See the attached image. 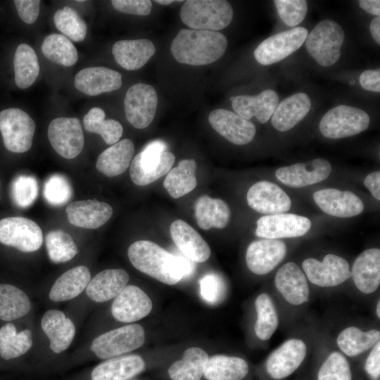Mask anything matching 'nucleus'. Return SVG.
Returning a JSON list of instances; mask_svg holds the SVG:
<instances>
[{
	"mask_svg": "<svg viewBox=\"0 0 380 380\" xmlns=\"http://www.w3.org/2000/svg\"><path fill=\"white\" fill-rule=\"evenodd\" d=\"M227 46V38L220 32L182 29L173 39L170 50L179 63L204 65L220 59Z\"/></svg>",
	"mask_w": 380,
	"mask_h": 380,
	"instance_id": "f257e3e1",
	"label": "nucleus"
},
{
	"mask_svg": "<svg viewBox=\"0 0 380 380\" xmlns=\"http://www.w3.org/2000/svg\"><path fill=\"white\" fill-rule=\"evenodd\" d=\"M132 265L139 271L168 285L183 279L177 255L146 240L132 243L127 251Z\"/></svg>",
	"mask_w": 380,
	"mask_h": 380,
	"instance_id": "f03ea898",
	"label": "nucleus"
},
{
	"mask_svg": "<svg viewBox=\"0 0 380 380\" xmlns=\"http://www.w3.org/2000/svg\"><path fill=\"white\" fill-rule=\"evenodd\" d=\"M180 18L191 29L217 32L230 24L233 9L225 0H188L181 8Z\"/></svg>",
	"mask_w": 380,
	"mask_h": 380,
	"instance_id": "7ed1b4c3",
	"label": "nucleus"
},
{
	"mask_svg": "<svg viewBox=\"0 0 380 380\" xmlns=\"http://www.w3.org/2000/svg\"><path fill=\"white\" fill-rule=\"evenodd\" d=\"M175 160V155L167 151L164 141H151L132 159L129 170L131 179L137 185H148L167 174Z\"/></svg>",
	"mask_w": 380,
	"mask_h": 380,
	"instance_id": "20e7f679",
	"label": "nucleus"
},
{
	"mask_svg": "<svg viewBox=\"0 0 380 380\" xmlns=\"http://www.w3.org/2000/svg\"><path fill=\"white\" fill-rule=\"evenodd\" d=\"M342 27L333 20L319 22L308 34L305 46L308 53L320 65L328 67L336 63L341 56L344 41Z\"/></svg>",
	"mask_w": 380,
	"mask_h": 380,
	"instance_id": "39448f33",
	"label": "nucleus"
},
{
	"mask_svg": "<svg viewBox=\"0 0 380 380\" xmlns=\"http://www.w3.org/2000/svg\"><path fill=\"white\" fill-rule=\"evenodd\" d=\"M145 341L143 327L137 324L123 326L96 337L91 350L100 359H110L141 347Z\"/></svg>",
	"mask_w": 380,
	"mask_h": 380,
	"instance_id": "423d86ee",
	"label": "nucleus"
},
{
	"mask_svg": "<svg viewBox=\"0 0 380 380\" xmlns=\"http://www.w3.org/2000/svg\"><path fill=\"white\" fill-rule=\"evenodd\" d=\"M36 125L24 110L6 108L0 112V132L7 150L17 153L30 149Z\"/></svg>",
	"mask_w": 380,
	"mask_h": 380,
	"instance_id": "0eeeda50",
	"label": "nucleus"
},
{
	"mask_svg": "<svg viewBox=\"0 0 380 380\" xmlns=\"http://www.w3.org/2000/svg\"><path fill=\"white\" fill-rule=\"evenodd\" d=\"M370 118L362 109L339 105L329 110L319 122V130L326 137L341 139L356 135L367 129Z\"/></svg>",
	"mask_w": 380,
	"mask_h": 380,
	"instance_id": "6e6552de",
	"label": "nucleus"
},
{
	"mask_svg": "<svg viewBox=\"0 0 380 380\" xmlns=\"http://www.w3.org/2000/svg\"><path fill=\"white\" fill-rule=\"evenodd\" d=\"M42 242V231L32 220L8 217L0 220V243L30 253L39 249Z\"/></svg>",
	"mask_w": 380,
	"mask_h": 380,
	"instance_id": "1a4fd4ad",
	"label": "nucleus"
},
{
	"mask_svg": "<svg viewBox=\"0 0 380 380\" xmlns=\"http://www.w3.org/2000/svg\"><path fill=\"white\" fill-rule=\"evenodd\" d=\"M308 34L307 29L297 27L271 36L255 49V58L264 65L277 63L297 51L305 41Z\"/></svg>",
	"mask_w": 380,
	"mask_h": 380,
	"instance_id": "9d476101",
	"label": "nucleus"
},
{
	"mask_svg": "<svg viewBox=\"0 0 380 380\" xmlns=\"http://www.w3.org/2000/svg\"><path fill=\"white\" fill-rule=\"evenodd\" d=\"M157 103V93L152 86L144 83L132 85L124 101L127 121L137 129L147 127L155 117Z\"/></svg>",
	"mask_w": 380,
	"mask_h": 380,
	"instance_id": "9b49d317",
	"label": "nucleus"
},
{
	"mask_svg": "<svg viewBox=\"0 0 380 380\" xmlns=\"http://www.w3.org/2000/svg\"><path fill=\"white\" fill-rule=\"evenodd\" d=\"M47 135L53 148L66 159L77 157L83 149L84 134L80 122L76 118L53 119L49 125Z\"/></svg>",
	"mask_w": 380,
	"mask_h": 380,
	"instance_id": "f8f14e48",
	"label": "nucleus"
},
{
	"mask_svg": "<svg viewBox=\"0 0 380 380\" xmlns=\"http://www.w3.org/2000/svg\"><path fill=\"white\" fill-rule=\"evenodd\" d=\"M311 227L310 220L293 213L268 215L257 221L255 234L270 239L298 237L305 234Z\"/></svg>",
	"mask_w": 380,
	"mask_h": 380,
	"instance_id": "ddd939ff",
	"label": "nucleus"
},
{
	"mask_svg": "<svg viewBox=\"0 0 380 380\" xmlns=\"http://www.w3.org/2000/svg\"><path fill=\"white\" fill-rule=\"evenodd\" d=\"M302 265L309 281L322 287L338 286L351 277L348 262L333 254L327 255L322 262L308 258Z\"/></svg>",
	"mask_w": 380,
	"mask_h": 380,
	"instance_id": "4468645a",
	"label": "nucleus"
},
{
	"mask_svg": "<svg viewBox=\"0 0 380 380\" xmlns=\"http://www.w3.org/2000/svg\"><path fill=\"white\" fill-rule=\"evenodd\" d=\"M246 198L251 208L267 215L284 213L291 206L289 196L279 186L267 181L254 184Z\"/></svg>",
	"mask_w": 380,
	"mask_h": 380,
	"instance_id": "2eb2a0df",
	"label": "nucleus"
},
{
	"mask_svg": "<svg viewBox=\"0 0 380 380\" xmlns=\"http://www.w3.org/2000/svg\"><path fill=\"white\" fill-rule=\"evenodd\" d=\"M152 301L139 287L127 285L115 298L111 312L121 322L129 323L147 316L152 310Z\"/></svg>",
	"mask_w": 380,
	"mask_h": 380,
	"instance_id": "dca6fc26",
	"label": "nucleus"
},
{
	"mask_svg": "<svg viewBox=\"0 0 380 380\" xmlns=\"http://www.w3.org/2000/svg\"><path fill=\"white\" fill-rule=\"evenodd\" d=\"M208 121L217 132L236 145L250 143L255 134V127L251 122L226 109L212 110Z\"/></svg>",
	"mask_w": 380,
	"mask_h": 380,
	"instance_id": "f3484780",
	"label": "nucleus"
},
{
	"mask_svg": "<svg viewBox=\"0 0 380 380\" xmlns=\"http://www.w3.org/2000/svg\"><path fill=\"white\" fill-rule=\"evenodd\" d=\"M331 171L329 161L316 158L306 163L281 167L275 175L284 184L291 187H303L327 179Z\"/></svg>",
	"mask_w": 380,
	"mask_h": 380,
	"instance_id": "a211bd4d",
	"label": "nucleus"
},
{
	"mask_svg": "<svg viewBox=\"0 0 380 380\" xmlns=\"http://www.w3.org/2000/svg\"><path fill=\"white\" fill-rule=\"evenodd\" d=\"M286 254V244L281 240H256L247 248L246 265L252 272L260 275L265 274L279 264Z\"/></svg>",
	"mask_w": 380,
	"mask_h": 380,
	"instance_id": "6ab92c4d",
	"label": "nucleus"
},
{
	"mask_svg": "<svg viewBox=\"0 0 380 380\" xmlns=\"http://www.w3.org/2000/svg\"><path fill=\"white\" fill-rule=\"evenodd\" d=\"M305 354L306 346L303 341L289 339L269 355L266 362L267 372L275 379L287 377L300 365Z\"/></svg>",
	"mask_w": 380,
	"mask_h": 380,
	"instance_id": "aec40b11",
	"label": "nucleus"
},
{
	"mask_svg": "<svg viewBox=\"0 0 380 380\" xmlns=\"http://www.w3.org/2000/svg\"><path fill=\"white\" fill-rule=\"evenodd\" d=\"M313 198L316 204L327 214L338 217H350L364 210L362 200L349 191L325 189L315 191Z\"/></svg>",
	"mask_w": 380,
	"mask_h": 380,
	"instance_id": "412c9836",
	"label": "nucleus"
},
{
	"mask_svg": "<svg viewBox=\"0 0 380 380\" xmlns=\"http://www.w3.org/2000/svg\"><path fill=\"white\" fill-rule=\"evenodd\" d=\"M74 82L80 92L96 96L118 89L122 86V75L118 71L106 67H89L80 70Z\"/></svg>",
	"mask_w": 380,
	"mask_h": 380,
	"instance_id": "4be33fe9",
	"label": "nucleus"
},
{
	"mask_svg": "<svg viewBox=\"0 0 380 380\" xmlns=\"http://www.w3.org/2000/svg\"><path fill=\"white\" fill-rule=\"evenodd\" d=\"M232 106L238 115L245 120L255 116L261 123H266L272 116L279 103L276 91L266 89L259 94L239 95L230 98Z\"/></svg>",
	"mask_w": 380,
	"mask_h": 380,
	"instance_id": "5701e85b",
	"label": "nucleus"
},
{
	"mask_svg": "<svg viewBox=\"0 0 380 380\" xmlns=\"http://www.w3.org/2000/svg\"><path fill=\"white\" fill-rule=\"evenodd\" d=\"M69 222L85 229H96L112 216V207L97 200H84L70 203L65 208Z\"/></svg>",
	"mask_w": 380,
	"mask_h": 380,
	"instance_id": "b1692460",
	"label": "nucleus"
},
{
	"mask_svg": "<svg viewBox=\"0 0 380 380\" xmlns=\"http://www.w3.org/2000/svg\"><path fill=\"white\" fill-rule=\"evenodd\" d=\"M170 230L173 241L184 256L196 262H204L209 258L211 251L208 244L188 223L177 220Z\"/></svg>",
	"mask_w": 380,
	"mask_h": 380,
	"instance_id": "393cba45",
	"label": "nucleus"
},
{
	"mask_svg": "<svg viewBox=\"0 0 380 380\" xmlns=\"http://www.w3.org/2000/svg\"><path fill=\"white\" fill-rule=\"evenodd\" d=\"M274 284L289 303L300 305L308 301L310 291L306 277L295 262H287L279 268Z\"/></svg>",
	"mask_w": 380,
	"mask_h": 380,
	"instance_id": "a878e982",
	"label": "nucleus"
},
{
	"mask_svg": "<svg viewBox=\"0 0 380 380\" xmlns=\"http://www.w3.org/2000/svg\"><path fill=\"white\" fill-rule=\"evenodd\" d=\"M41 327L49 340V348L55 353L65 350L75 334L72 321L58 310L46 311L42 318Z\"/></svg>",
	"mask_w": 380,
	"mask_h": 380,
	"instance_id": "bb28decb",
	"label": "nucleus"
},
{
	"mask_svg": "<svg viewBox=\"0 0 380 380\" xmlns=\"http://www.w3.org/2000/svg\"><path fill=\"white\" fill-rule=\"evenodd\" d=\"M129 274L123 269L104 270L90 280L86 293L92 300L103 303L115 298L127 286Z\"/></svg>",
	"mask_w": 380,
	"mask_h": 380,
	"instance_id": "cd10ccee",
	"label": "nucleus"
},
{
	"mask_svg": "<svg viewBox=\"0 0 380 380\" xmlns=\"http://www.w3.org/2000/svg\"><path fill=\"white\" fill-rule=\"evenodd\" d=\"M145 368L144 360L137 355L115 357L96 366L91 374V380H129Z\"/></svg>",
	"mask_w": 380,
	"mask_h": 380,
	"instance_id": "c85d7f7f",
	"label": "nucleus"
},
{
	"mask_svg": "<svg viewBox=\"0 0 380 380\" xmlns=\"http://www.w3.org/2000/svg\"><path fill=\"white\" fill-rule=\"evenodd\" d=\"M155 52L154 44L147 39L118 41L112 48L116 62L128 70L141 68Z\"/></svg>",
	"mask_w": 380,
	"mask_h": 380,
	"instance_id": "c756f323",
	"label": "nucleus"
},
{
	"mask_svg": "<svg viewBox=\"0 0 380 380\" xmlns=\"http://www.w3.org/2000/svg\"><path fill=\"white\" fill-rule=\"evenodd\" d=\"M351 277L357 288L364 293L375 291L380 284V250L370 248L355 260Z\"/></svg>",
	"mask_w": 380,
	"mask_h": 380,
	"instance_id": "7c9ffc66",
	"label": "nucleus"
},
{
	"mask_svg": "<svg viewBox=\"0 0 380 380\" xmlns=\"http://www.w3.org/2000/svg\"><path fill=\"white\" fill-rule=\"evenodd\" d=\"M311 101L303 92L296 93L277 105L272 117L273 127L280 132H286L300 122L309 113Z\"/></svg>",
	"mask_w": 380,
	"mask_h": 380,
	"instance_id": "2f4dec72",
	"label": "nucleus"
},
{
	"mask_svg": "<svg viewBox=\"0 0 380 380\" xmlns=\"http://www.w3.org/2000/svg\"><path fill=\"white\" fill-rule=\"evenodd\" d=\"M90 280L91 274L86 266L72 267L56 280L49 291V297L53 302L72 299L86 289Z\"/></svg>",
	"mask_w": 380,
	"mask_h": 380,
	"instance_id": "473e14b6",
	"label": "nucleus"
},
{
	"mask_svg": "<svg viewBox=\"0 0 380 380\" xmlns=\"http://www.w3.org/2000/svg\"><path fill=\"white\" fill-rule=\"evenodd\" d=\"M134 146L129 139H122L103 151L98 157L96 169L107 177L123 173L133 158Z\"/></svg>",
	"mask_w": 380,
	"mask_h": 380,
	"instance_id": "72a5a7b5",
	"label": "nucleus"
},
{
	"mask_svg": "<svg viewBox=\"0 0 380 380\" xmlns=\"http://www.w3.org/2000/svg\"><path fill=\"white\" fill-rule=\"evenodd\" d=\"M230 216V209L222 199L204 195L196 202L195 217L198 225L203 230L212 227L224 228L229 222Z\"/></svg>",
	"mask_w": 380,
	"mask_h": 380,
	"instance_id": "f704fd0d",
	"label": "nucleus"
},
{
	"mask_svg": "<svg viewBox=\"0 0 380 380\" xmlns=\"http://www.w3.org/2000/svg\"><path fill=\"white\" fill-rule=\"evenodd\" d=\"M248 369L242 358L216 355L208 358L203 376L208 380H242Z\"/></svg>",
	"mask_w": 380,
	"mask_h": 380,
	"instance_id": "c9c22d12",
	"label": "nucleus"
},
{
	"mask_svg": "<svg viewBox=\"0 0 380 380\" xmlns=\"http://www.w3.org/2000/svg\"><path fill=\"white\" fill-rule=\"evenodd\" d=\"M209 357L202 348L186 349L182 359L174 362L167 372L172 380H201Z\"/></svg>",
	"mask_w": 380,
	"mask_h": 380,
	"instance_id": "e433bc0d",
	"label": "nucleus"
},
{
	"mask_svg": "<svg viewBox=\"0 0 380 380\" xmlns=\"http://www.w3.org/2000/svg\"><path fill=\"white\" fill-rule=\"evenodd\" d=\"M196 163L194 159L181 160L171 169L163 182V186L173 198H179L196 186Z\"/></svg>",
	"mask_w": 380,
	"mask_h": 380,
	"instance_id": "4c0bfd02",
	"label": "nucleus"
},
{
	"mask_svg": "<svg viewBox=\"0 0 380 380\" xmlns=\"http://www.w3.org/2000/svg\"><path fill=\"white\" fill-rule=\"evenodd\" d=\"M15 82L18 87L27 89L39 73V63L34 50L27 44L18 46L13 58Z\"/></svg>",
	"mask_w": 380,
	"mask_h": 380,
	"instance_id": "58836bf2",
	"label": "nucleus"
},
{
	"mask_svg": "<svg viewBox=\"0 0 380 380\" xmlns=\"http://www.w3.org/2000/svg\"><path fill=\"white\" fill-rule=\"evenodd\" d=\"M30 309V298L23 290L13 285L0 284V320L21 318Z\"/></svg>",
	"mask_w": 380,
	"mask_h": 380,
	"instance_id": "ea45409f",
	"label": "nucleus"
},
{
	"mask_svg": "<svg viewBox=\"0 0 380 380\" xmlns=\"http://www.w3.org/2000/svg\"><path fill=\"white\" fill-rule=\"evenodd\" d=\"M32 346L30 329L17 332L15 325L8 323L0 328V356L4 360L18 357L26 353Z\"/></svg>",
	"mask_w": 380,
	"mask_h": 380,
	"instance_id": "a19ab883",
	"label": "nucleus"
},
{
	"mask_svg": "<svg viewBox=\"0 0 380 380\" xmlns=\"http://www.w3.org/2000/svg\"><path fill=\"white\" fill-rule=\"evenodd\" d=\"M380 331L376 329L362 331L355 327L343 329L338 336L337 344L347 355H357L374 346L379 341Z\"/></svg>",
	"mask_w": 380,
	"mask_h": 380,
	"instance_id": "79ce46f5",
	"label": "nucleus"
},
{
	"mask_svg": "<svg viewBox=\"0 0 380 380\" xmlns=\"http://www.w3.org/2000/svg\"><path fill=\"white\" fill-rule=\"evenodd\" d=\"M42 51L49 61L63 66H72L78 59L77 51L72 42L61 34L47 35L42 42Z\"/></svg>",
	"mask_w": 380,
	"mask_h": 380,
	"instance_id": "37998d69",
	"label": "nucleus"
},
{
	"mask_svg": "<svg viewBox=\"0 0 380 380\" xmlns=\"http://www.w3.org/2000/svg\"><path fill=\"white\" fill-rule=\"evenodd\" d=\"M103 110L94 107L84 115V129L91 133L99 134L107 144H115L122 135L123 128L117 120H106Z\"/></svg>",
	"mask_w": 380,
	"mask_h": 380,
	"instance_id": "c03bdc74",
	"label": "nucleus"
},
{
	"mask_svg": "<svg viewBox=\"0 0 380 380\" xmlns=\"http://www.w3.org/2000/svg\"><path fill=\"white\" fill-rule=\"evenodd\" d=\"M255 306L257 312V320L254 326L255 334L261 340H267L278 325L274 304L267 293H262L256 298Z\"/></svg>",
	"mask_w": 380,
	"mask_h": 380,
	"instance_id": "a18cd8bd",
	"label": "nucleus"
},
{
	"mask_svg": "<svg viewBox=\"0 0 380 380\" xmlns=\"http://www.w3.org/2000/svg\"><path fill=\"white\" fill-rule=\"evenodd\" d=\"M45 242L48 255L55 263L70 260L78 253L72 236L61 229L49 232L46 236Z\"/></svg>",
	"mask_w": 380,
	"mask_h": 380,
	"instance_id": "49530a36",
	"label": "nucleus"
},
{
	"mask_svg": "<svg viewBox=\"0 0 380 380\" xmlns=\"http://www.w3.org/2000/svg\"><path fill=\"white\" fill-rule=\"evenodd\" d=\"M53 21L56 28L69 39L75 42L84 39L87 24L73 8L65 6L58 9L53 15Z\"/></svg>",
	"mask_w": 380,
	"mask_h": 380,
	"instance_id": "de8ad7c7",
	"label": "nucleus"
},
{
	"mask_svg": "<svg viewBox=\"0 0 380 380\" xmlns=\"http://www.w3.org/2000/svg\"><path fill=\"white\" fill-rule=\"evenodd\" d=\"M10 192L15 205L27 208L35 201L38 195L37 179L31 175H20L12 181Z\"/></svg>",
	"mask_w": 380,
	"mask_h": 380,
	"instance_id": "09e8293b",
	"label": "nucleus"
},
{
	"mask_svg": "<svg viewBox=\"0 0 380 380\" xmlns=\"http://www.w3.org/2000/svg\"><path fill=\"white\" fill-rule=\"evenodd\" d=\"M72 194L70 183L63 175H52L44 183L43 195L46 201L51 205H64L71 198Z\"/></svg>",
	"mask_w": 380,
	"mask_h": 380,
	"instance_id": "8fccbe9b",
	"label": "nucleus"
},
{
	"mask_svg": "<svg viewBox=\"0 0 380 380\" xmlns=\"http://www.w3.org/2000/svg\"><path fill=\"white\" fill-rule=\"evenodd\" d=\"M318 380H351L349 362L341 353H332L321 366Z\"/></svg>",
	"mask_w": 380,
	"mask_h": 380,
	"instance_id": "3c124183",
	"label": "nucleus"
},
{
	"mask_svg": "<svg viewBox=\"0 0 380 380\" xmlns=\"http://www.w3.org/2000/svg\"><path fill=\"white\" fill-rule=\"evenodd\" d=\"M274 3L281 20L290 27L300 23L308 11L305 0H275Z\"/></svg>",
	"mask_w": 380,
	"mask_h": 380,
	"instance_id": "603ef678",
	"label": "nucleus"
},
{
	"mask_svg": "<svg viewBox=\"0 0 380 380\" xmlns=\"http://www.w3.org/2000/svg\"><path fill=\"white\" fill-rule=\"evenodd\" d=\"M222 285L218 277L213 274L205 275L200 281V293L208 303L218 301L222 293Z\"/></svg>",
	"mask_w": 380,
	"mask_h": 380,
	"instance_id": "864d4df0",
	"label": "nucleus"
},
{
	"mask_svg": "<svg viewBox=\"0 0 380 380\" xmlns=\"http://www.w3.org/2000/svg\"><path fill=\"white\" fill-rule=\"evenodd\" d=\"M111 4L119 12L137 15H148L152 7L148 0H113Z\"/></svg>",
	"mask_w": 380,
	"mask_h": 380,
	"instance_id": "5fc2aeb1",
	"label": "nucleus"
},
{
	"mask_svg": "<svg viewBox=\"0 0 380 380\" xmlns=\"http://www.w3.org/2000/svg\"><path fill=\"white\" fill-rule=\"evenodd\" d=\"M20 19L27 24L34 23L39 13V0H15L13 1Z\"/></svg>",
	"mask_w": 380,
	"mask_h": 380,
	"instance_id": "6e6d98bb",
	"label": "nucleus"
},
{
	"mask_svg": "<svg viewBox=\"0 0 380 380\" xmlns=\"http://www.w3.org/2000/svg\"><path fill=\"white\" fill-rule=\"evenodd\" d=\"M362 87L367 91H380V70H367L363 71L359 79Z\"/></svg>",
	"mask_w": 380,
	"mask_h": 380,
	"instance_id": "4d7b16f0",
	"label": "nucleus"
},
{
	"mask_svg": "<svg viewBox=\"0 0 380 380\" xmlns=\"http://www.w3.org/2000/svg\"><path fill=\"white\" fill-rule=\"evenodd\" d=\"M365 370L367 374L374 380L377 379L380 374V343H376L370 354L369 355L366 363Z\"/></svg>",
	"mask_w": 380,
	"mask_h": 380,
	"instance_id": "13d9d810",
	"label": "nucleus"
},
{
	"mask_svg": "<svg viewBox=\"0 0 380 380\" xmlns=\"http://www.w3.org/2000/svg\"><path fill=\"white\" fill-rule=\"evenodd\" d=\"M365 186L369 190L372 195L380 200V172L376 171L369 174L364 180Z\"/></svg>",
	"mask_w": 380,
	"mask_h": 380,
	"instance_id": "bf43d9fd",
	"label": "nucleus"
},
{
	"mask_svg": "<svg viewBox=\"0 0 380 380\" xmlns=\"http://www.w3.org/2000/svg\"><path fill=\"white\" fill-rule=\"evenodd\" d=\"M360 6L366 12L379 16L380 1L379 0H361L359 1Z\"/></svg>",
	"mask_w": 380,
	"mask_h": 380,
	"instance_id": "052dcab7",
	"label": "nucleus"
},
{
	"mask_svg": "<svg viewBox=\"0 0 380 380\" xmlns=\"http://www.w3.org/2000/svg\"><path fill=\"white\" fill-rule=\"evenodd\" d=\"M178 261L181 267L183 278L189 277L192 274L194 270V261L189 259L186 256H177Z\"/></svg>",
	"mask_w": 380,
	"mask_h": 380,
	"instance_id": "680f3d73",
	"label": "nucleus"
},
{
	"mask_svg": "<svg viewBox=\"0 0 380 380\" xmlns=\"http://www.w3.org/2000/svg\"><path fill=\"white\" fill-rule=\"evenodd\" d=\"M369 30L373 37L374 40L378 44H380V18L379 16H376L369 25Z\"/></svg>",
	"mask_w": 380,
	"mask_h": 380,
	"instance_id": "e2e57ef3",
	"label": "nucleus"
},
{
	"mask_svg": "<svg viewBox=\"0 0 380 380\" xmlns=\"http://www.w3.org/2000/svg\"><path fill=\"white\" fill-rule=\"evenodd\" d=\"M155 2L159 4H162V5H168V4H170L172 3H174L175 1L173 0H156Z\"/></svg>",
	"mask_w": 380,
	"mask_h": 380,
	"instance_id": "0e129e2a",
	"label": "nucleus"
},
{
	"mask_svg": "<svg viewBox=\"0 0 380 380\" xmlns=\"http://www.w3.org/2000/svg\"><path fill=\"white\" fill-rule=\"evenodd\" d=\"M376 315L378 317H380V302L379 301L376 306Z\"/></svg>",
	"mask_w": 380,
	"mask_h": 380,
	"instance_id": "69168bd1",
	"label": "nucleus"
},
{
	"mask_svg": "<svg viewBox=\"0 0 380 380\" xmlns=\"http://www.w3.org/2000/svg\"><path fill=\"white\" fill-rule=\"evenodd\" d=\"M0 186H1V182H0Z\"/></svg>",
	"mask_w": 380,
	"mask_h": 380,
	"instance_id": "338daca9",
	"label": "nucleus"
},
{
	"mask_svg": "<svg viewBox=\"0 0 380 380\" xmlns=\"http://www.w3.org/2000/svg\"><path fill=\"white\" fill-rule=\"evenodd\" d=\"M134 380H135V379H134Z\"/></svg>",
	"mask_w": 380,
	"mask_h": 380,
	"instance_id": "774afa93",
	"label": "nucleus"
}]
</instances>
